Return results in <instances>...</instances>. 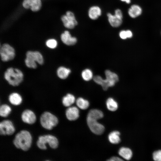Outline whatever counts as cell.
<instances>
[{"mask_svg": "<svg viewBox=\"0 0 161 161\" xmlns=\"http://www.w3.org/2000/svg\"><path fill=\"white\" fill-rule=\"evenodd\" d=\"M103 116L102 112L97 109H92L88 113L87 117L88 125L91 131L95 134L100 135L104 131L103 125L97 121V120L102 118Z\"/></svg>", "mask_w": 161, "mask_h": 161, "instance_id": "obj_1", "label": "cell"}, {"mask_svg": "<svg viewBox=\"0 0 161 161\" xmlns=\"http://www.w3.org/2000/svg\"><path fill=\"white\" fill-rule=\"evenodd\" d=\"M32 140L30 132L26 130H22L15 135L13 143L17 148L26 151L30 148Z\"/></svg>", "mask_w": 161, "mask_h": 161, "instance_id": "obj_2", "label": "cell"}, {"mask_svg": "<svg viewBox=\"0 0 161 161\" xmlns=\"http://www.w3.org/2000/svg\"><path fill=\"white\" fill-rule=\"evenodd\" d=\"M22 71L17 68L10 67L8 68L4 74V78L8 83L13 86H19L24 79Z\"/></svg>", "mask_w": 161, "mask_h": 161, "instance_id": "obj_3", "label": "cell"}, {"mask_svg": "<svg viewBox=\"0 0 161 161\" xmlns=\"http://www.w3.org/2000/svg\"><path fill=\"white\" fill-rule=\"evenodd\" d=\"M44 61L43 56L39 51L29 50L26 52L24 63L27 67L35 69L37 66V63L41 65Z\"/></svg>", "mask_w": 161, "mask_h": 161, "instance_id": "obj_4", "label": "cell"}, {"mask_svg": "<svg viewBox=\"0 0 161 161\" xmlns=\"http://www.w3.org/2000/svg\"><path fill=\"white\" fill-rule=\"evenodd\" d=\"M47 143L51 148L55 149L58 147L59 142L57 138L52 135H44L38 137L36 144L39 148L43 150L47 149Z\"/></svg>", "mask_w": 161, "mask_h": 161, "instance_id": "obj_5", "label": "cell"}, {"mask_svg": "<svg viewBox=\"0 0 161 161\" xmlns=\"http://www.w3.org/2000/svg\"><path fill=\"white\" fill-rule=\"evenodd\" d=\"M40 122L41 126L44 129L51 130L58 123L57 117L48 112H45L41 115Z\"/></svg>", "mask_w": 161, "mask_h": 161, "instance_id": "obj_6", "label": "cell"}, {"mask_svg": "<svg viewBox=\"0 0 161 161\" xmlns=\"http://www.w3.org/2000/svg\"><path fill=\"white\" fill-rule=\"evenodd\" d=\"M0 55L2 61L7 62L12 60L16 55L15 49L9 44H4L0 47Z\"/></svg>", "mask_w": 161, "mask_h": 161, "instance_id": "obj_7", "label": "cell"}, {"mask_svg": "<svg viewBox=\"0 0 161 161\" xmlns=\"http://www.w3.org/2000/svg\"><path fill=\"white\" fill-rule=\"evenodd\" d=\"M61 18L64 26L68 29H73L78 24L75 14L71 11H67Z\"/></svg>", "mask_w": 161, "mask_h": 161, "instance_id": "obj_8", "label": "cell"}, {"mask_svg": "<svg viewBox=\"0 0 161 161\" xmlns=\"http://www.w3.org/2000/svg\"><path fill=\"white\" fill-rule=\"evenodd\" d=\"M15 129L12 122L9 120H4L0 123V134L1 135H11Z\"/></svg>", "mask_w": 161, "mask_h": 161, "instance_id": "obj_9", "label": "cell"}, {"mask_svg": "<svg viewBox=\"0 0 161 161\" xmlns=\"http://www.w3.org/2000/svg\"><path fill=\"white\" fill-rule=\"evenodd\" d=\"M22 121L29 124L34 123L36 120V117L34 112L30 109H27L24 110L21 115Z\"/></svg>", "mask_w": 161, "mask_h": 161, "instance_id": "obj_10", "label": "cell"}, {"mask_svg": "<svg viewBox=\"0 0 161 161\" xmlns=\"http://www.w3.org/2000/svg\"><path fill=\"white\" fill-rule=\"evenodd\" d=\"M22 5L26 9L30 8L32 11L36 12L40 9L41 2V0H24Z\"/></svg>", "mask_w": 161, "mask_h": 161, "instance_id": "obj_11", "label": "cell"}, {"mask_svg": "<svg viewBox=\"0 0 161 161\" xmlns=\"http://www.w3.org/2000/svg\"><path fill=\"white\" fill-rule=\"evenodd\" d=\"M61 38L62 42L68 46H71L75 44L77 42V38L72 36L69 31H65L61 35Z\"/></svg>", "mask_w": 161, "mask_h": 161, "instance_id": "obj_12", "label": "cell"}, {"mask_svg": "<svg viewBox=\"0 0 161 161\" xmlns=\"http://www.w3.org/2000/svg\"><path fill=\"white\" fill-rule=\"evenodd\" d=\"M102 14L101 8L97 5H93L90 7L88 12L89 18L91 20H95L100 17Z\"/></svg>", "mask_w": 161, "mask_h": 161, "instance_id": "obj_13", "label": "cell"}, {"mask_svg": "<svg viewBox=\"0 0 161 161\" xmlns=\"http://www.w3.org/2000/svg\"><path fill=\"white\" fill-rule=\"evenodd\" d=\"M106 16L109 23L112 27L117 28L122 24L123 19L118 18L110 13H108Z\"/></svg>", "mask_w": 161, "mask_h": 161, "instance_id": "obj_14", "label": "cell"}, {"mask_svg": "<svg viewBox=\"0 0 161 161\" xmlns=\"http://www.w3.org/2000/svg\"><path fill=\"white\" fill-rule=\"evenodd\" d=\"M93 80L96 83L100 85L104 90H106L109 87L113 86L115 85L106 79H103L99 75L95 76Z\"/></svg>", "mask_w": 161, "mask_h": 161, "instance_id": "obj_15", "label": "cell"}, {"mask_svg": "<svg viewBox=\"0 0 161 161\" xmlns=\"http://www.w3.org/2000/svg\"><path fill=\"white\" fill-rule=\"evenodd\" d=\"M66 115L67 119L71 121L77 120L79 117V111L75 106L68 108L66 112Z\"/></svg>", "mask_w": 161, "mask_h": 161, "instance_id": "obj_16", "label": "cell"}, {"mask_svg": "<svg viewBox=\"0 0 161 161\" xmlns=\"http://www.w3.org/2000/svg\"><path fill=\"white\" fill-rule=\"evenodd\" d=\"M142 8L140 6L133 4L129 9L128 13L131 17L134 18L140 16L142 13Z\"/></svg>", "mask_w": 161, "mask_h": 161, "instance_id": "obj_17", "label": "cell"}, {"mask_svg": "<svg viewBox=\"0 0 161 161\" xmlns=\"http://www.w3.org/2000/svg\"><path fill=\"white\" fill-rule=\"evenodd\" d=\"M8 100L11 104L16 106L20 104L22 100L21 96L17 92H13L10 94L9 96Z\"/></svg>", "mask_w": 161, "mask_h": 161, "instance_id": "obj_18", "label": "cell"}, {"mask_svg": "<svg viewBox=\"0 0 161 161\" xmlns=\"http://www.w3.org/2000/svg\"><path fill=\"white\" fill-rule=\"evenodd\" d=\"M71 70L63 66L58 68L57 70V74L58 77L62 79L66 78L71 72Z\"/></svg>", "mask_w": 161, "mask_h": 161, "instance_id": "obj_19", "label": "cell"}, {"mask_svg": "<svg viewBox=\"0 0 161 161\" xmlns=\"http://www.w3.org/2000/svg\"><path fill=\"white\" fill-rule=\"evenodd\" d=\"M119 155L123 158L127 160H130L132 156V152L130 149L128 148L122 147L119 151Z\"/></svg>", "mask_w": 161, "mask_h": 161, "instance_id": "obj_20", "label": "cell"}, {"mask_svg": "<svg viewBox=\"0 0 161 161\" xmlns=\"http://www.w3.org/2000/svg\"><path fill=\"white\" fill-rule=\"evenodd\" d=\"M120 132L118 131H114L111 132L108 136L109 142L114 144L119 143L120 141Z\"/></svg>", "mask_w": 161, "mask_h": 161, "instance_id": "obj_21", "label": "cell"}, {"mask_svg": "<svg viewBox=\"0 0 161 161\" xmlns=\"http://www.w3.org/2000/svg\"><path fill=\"white\" fill-rule=\"evenodd\" d=\"M75 101V96L72 94L68 93L63 97L62 102L64 106L69 107L73 104Z\"/></svg>", "mask_w": 161, "mask_h": 161, "instance_id": "obj_22", "label": "cell"}, {"mask_svg": "<svg viewBox=\"0 0 161 161\" xmlns=\"http://www.w3.org/2000/svg\"><path fill=\"white\" fill-rule=\"evenodd\" d=\"M105 74L106 79L114 84L119 80L118 77L117 75L109 70H106Z\"/></svg>", "mask_w": 161, "mask_h": 161, "instance_id": "obj_23", "label": "cell"}, {"mask_svg": "<svg viewBox=\"0 0 161 161\" xmlns=\"http://www.w3.org/2000/svg\"><path fill=\"white\" fill-rule=\"evenodd\" d=\"M107 109L111 111H114L117 110L118 106L117 103L112 98H108L106 102Z\"/></svg>", "mask_w": 161, "mask_h": 161, "instance_id": "obj_24", "label": "cell"}, {"mask_svg": "<svg viewBox=\"0 0 161 161\" xmlns=\"http://www.w3.org/2000/svg\"><path fill=\"white\" fill-rule=\"evenodd\" d=\"M11 109L7 104H3L0 106V116L2 117H6L10 114Z\"/></svg>", "mask_w": 161, "mask_h": 161, "instance_id": "obj_25", "label": "cell"}, {"mask_svg": "<svg viewBox=\"0 0 161 161\" xmlns=\"http://www.w3.org/2000/svg\"><path fill=\"white\" fill-rule=\"evenodd\" d=\"M76 103L78 106L82 109H87L89 106V101L82 97H79L77 99Z\"/></svg>", "mask_w": 161, "mask_h": 161, "instance_id": "obj_26", "label": "cell"}, {"mask_svg": "<svg viewBox=\"0 0 161 161\" xmlns=\"http://www.w3.org/2000/svg\"><path fill=\"white\" fill-rule=\"evenodd\" d=\"M81 76L84 80L88 81L92 78V72L91 70L89 69H86L83 70L82 72Z\"/></svg>", "mask_w": 161, "mask_h": 161, "instance_id": "obj_27", "label": "cell"}, {"mask_svg": "<svg viewBox=\"0 0 161 161\" xmlns=\"http://www.w3.org/2000/svg\"><path fill=\"white\" fill-rule=\"evenodd\" d=\"M46 44L48 48L51 49H54L57 47L58 43L55 39H51L48 40L46 41Z\"/></svg>", "mask_w": 161, "mask_h": 161, "instance_id": "obj_28", "label": "cell"}, {"mask_svg": "<svg viewBox=\"0 0 161 161\" xmlns=\"http://www.w3.org/2000/svg\"><path fill=\"white\" fill-rule=\"evenodd\" d=\"M153 158L154 161H161V150L154 151L153 154Z\"/></svg>", "mask_w": 161, "mask_h": 161, "instance_id": "obj_29", "label": "cell"}, {"mask_svg": "<svg viewBox=\"0 0 161 161\" xmlns=\"http://www.w3.org/2000/svg\"><path fill=\"white\" fill-rule=\"evenodd\" d=\"M114 14L118 18L123 19V14L120 9H116L114 10Z\"/></svg>", "mask_w": 161, "mask_h": 161, "instance_id": "obj_30", "label": "cell"}, {"mask_svg": "<svg viewBox=\"0 0 161 161\" xmlns=\"http://www.w3.org/2000/svg\"><path fill=\"white\" fill-rule=\"evenodd\" d=\"M119 35L120 38L123 39H125L128 38L126 30H122L120 31Z\"/></svg>", "mask_w": 161, "mask_h": 161, "instance_id": "obj_31", "label": "cell"}, {"mask_svg": "<svg viewBox=\"0 0 161 161\" xmlns=\"http://www.w3.org/2000/svg\"><path fill=\"white\" fill-rule=\"evenodd\" d=\"M107 160L109 161H122L123 160L119 157H111L109 160Z\"/></svg>", "mask_w": 161, "mask_h": 161, "instance_id": "obj_32", "label": "cell"}, {"mask_svg": "<svg viewBox=\"0 0 161 161\" xmlns=\"http://www.w3.org/2000/svg\"><path fill=\"white\" fill-rule=\"evenodd\" d=\"M126 30L127 36L128 38H131L133 35V34L132 32L129 30Z\"/></svg>", "mask_w": 161, "mask_h": 161, "instance_id": "obj_33", "label": "cell"}, {"mask_svg": "<svg viewBox=\"0 0 161 161\" xmlns=\"http://www.w3.org/2000/svg\"><path fill=\"white\" fill-rule=\"evenodd\" d=\"M121 1L123 2H125L127 4H130L131 2V0H120Z\"/></svg>", "mask_w": 161, "mask_h": 161, "instance_id": "obj_34", "label": "cell"}]
</instances>
